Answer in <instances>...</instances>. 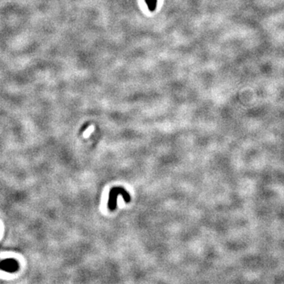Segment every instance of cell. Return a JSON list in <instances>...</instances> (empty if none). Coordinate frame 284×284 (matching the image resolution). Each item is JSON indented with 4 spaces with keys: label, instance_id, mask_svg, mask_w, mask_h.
<instances>
[{
    "label": "cell",
    "instance_id": "6da1fadb",
    "mask_svg": "<svg viewBox=\"0 0 284 284\" xmlns=\"http://www.w3.org/2000/svg\"><path fill=\"white\" fill-rule=\"evenodd\" d=\"M121 194L123 197L124 200L126 203L129 202L131 200L130 196L128 194L127 191H125L122 187H114L111 190L110 194H109V201H108V209L111 211H114L116 209L117 205V198L118 196Z\"/></svg>",
    "mask_w": 284,
    "mask_h": 284
},
{
    "label": "cell",
    "instance_id": "7a4b0ae2",
    "mask_svg": "<svg viewBox=\"0 0 284 284\" xmlns=\"http://www.w3.org/2000/svg\"><path fill=\"white\" fill-rule=\"evenodd\" d=\"M146 3H147V6H148V9L151 10V11H153L155 9L156 7V3H157V0H145Z\"/></svg>",
    "mask_w": 284,
    "mask_h": 284
}]
</instances>
